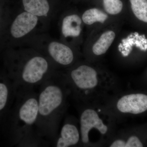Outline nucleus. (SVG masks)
Returning a JSON list of instances; mask_svg holds the SVG:
<instances>
[{"mask_svg": "<svg viewBox=\"0 0 147 147\" xmlns=\"http://www.w3.org/2000/svg\"><path fill=\"white\" fill-rule=\"evenodd\" d=\"M60 71L77 103L102 104L122 90L115 76L86 63L78 61Z\"/></svg>", "mask_w": 147, "mask_h": 147, "instance_id": "obj_1", "label": "nucleus"}, {"mask_svg": "<svg viewBox=\"0 0 147 147\" xmlns=\"http://www.w3.org/2000/svg\"><path fill=\"white\" fill-rule=\"evenodd\" d=\"M39 86L34 128L40 136L53 142L57 137L61 121L68 108L70 90L60 70Z\"/></svg>", "mask_w": 147, "mask_h": 147, "instance_id": "obj_2", "label": "nucleus"}, {"mask_svg": "<svg viewBox=\"0 0 147 147\" xmlns=\"http://www.w3.org/2000/svg\"><path fill=\"white\" fill-rule=\"evenodd\" d=\"M3 60L6 73L18 89L40 86L59 70L45 56L24 45L8 48Z\"/></svg>", "mask_w": 147, "mask_h": 147, "instance_id": "obj_3", "label": "nucleus"}, {"mask_svg": "<svg viewBox=\"0 0 147 147\" xmlns=\"http://www.w3.org/2000/svg\"><path fill=\"white\" fill-rule=\"evenodd\" d=\"M77 104L81 147L106 146L117 131L118 121L102 104Z\"/></svg>", "mask_w": 147, "mask_h": 147, "instance_id": "obj_4", "label": "nucleus"}, {"mask_svg": "<svg viewBox=\"0 0 147 147\" xmlns=\"http://www.w3.org/2000/svg\"><path fill=\"white\" fill-rule=\"evenodd\" d=\"M34 88H19L7 115L11 144L16 146L34 127L38 113V94Z\"/></svg>", "mask_w": 147, "mask_h": 147, "instance_id": "obj_5", "label": "nucleus"}, {"mask_svg": "<svg viewBox=\"0 0 147 147\" xmlns=\"http://www.w3.org/2000/svg\"><path fill=\"white\" fill-rule=\"evenodd\" d=\"M22 45L32 47L46 57L59 70L69 68L78 61V56L70 46L63 41L41 33L27 40Z\"/></svg>", "mask_w": 147, "mask_h": 147, "instance_id": "obj_6", "label": "nucleus"}, {"mask_svg": "<svg viewBox=\"0 0 147 147\" xmlns=\"http://www.w3.org/2000/svg\"><path fill=\"white\" fill-rule=\"evenodd\" d=\"M49 25L33 14L22 9L18 13H10L2 34H5L9 47L21 46L35 35L45 32Z\"/></svg>", "mask_w": 147, "mask_h": 147, "instance_id": "obj_7", "label": "nucleus"}, {"mask_svg": "<svg viewBox=\"0 0 147 147\" xmlns=\"http://www.w3.org/2000/svg\"><path fill=\"white\" fill-rule=\"evenodd\" d=\"M118 121L127 115H139L147 110V95L142 93H126L120 92L102 104Z\"/></svg>", "mask_w": 147, "mask_h": 147, "instance_id": "obj_8", "label": "nucleus"}, {"mask_svg": "<svg viewBox=\"0 0 147 147\" xmlns=\"http://www.w3.org/2000/svg\"><path fill=\"white\" fill-rule=\"evenodd\" d=\"M65 116L62 127L52 145L56 147H81L79 119L70 115Z\"/></svg>", "mask_w": 147, "mask_h": 147, "instance_id": "obj_9", "label": "nucleus"}, {"mask_svg": "<svg viewBox=\"0 0 147 147\" xmlns=\"http://www.w3.org/2000/svg\"><path fill=\"white\" fill-rule=\"evenodd\" d=\"M18 89L6 72L0 75V121L7 115Z\"/></svg>", "mask_w": 147, "mask_h": 147, "instance_id": "obj_10", "label": "nucleus"}, {"mask_svg": "<svg viewBox=\"0 0 147 147\" xmlns=\"http://www.w3.org/2000/svg\"><path fill=\"white\" fill-rule=\"evenodd\" d=\"M22 2L23 10L37 16L48 25L59 14L48 0H22Z\"/></svg>", "mask_w": 147, "mask_h": 147, "instance_id": "obj_11", "label": "nucleus"}, {"mask_svg": "<svg viewBox=\"0 0 147 147\" xmlns=\"http://www.w3.org/2000/svg\"><path fill=\"white\" fill-rule=\"evenodd\" d=\"M82 17L77 13L66 14L60 23L61 37L64 40L74 39L81 36L82 31Z\"/></svg>", "mask_w": 147, "mask_h": 147, "instance_id": "obj_12", "label": "nucleus"}, {"mask_svg": "<svg viewBox=\"0 0 147 147\" xmlns=\"http://www.w3.org/2000/svg\"><path fill=\"white\" fill-rule=\"evenodd\" d=\"M115 32L106 31L100 35L92 47V52L96 57H100L107 52L115 38Z\"/></svg>", "mask_w": 147, "mask_h": 147, "instance_id": "obj_13", "label": "nucleus"}, {"mask_svg": "<svg viewBox=\"0 0 147 147\" xmlns=\"http://www.w3.org/2000/svg\"><path fill=\"white\" fill-rule=\"evenodd\" d=\"M48 140L41 137L35 128H32L24 135L16 145L17 147H47L50 145Z\"/></svg>", "mask_w": 147, "mask_h": 147, "instance_id": "obj_14", "label": "nucleus"}, {"mask_svg": "<svg viewBox=\"0 0 147 147\" xmlns=\"http://www.w3.org/2000/svg\"><path fill=\"white\" fill-rule=\"evenodd\" d=\"M108 18L107 13L96 8L90 9L86 10L82 16L83 23L87 25H91L97 22L103 24Z\"/></svg>", "mask_w": 147, "mask_h": 147, "instance_id": "obj_15", "label": "nucleus"}, {"mask_svg": "<svg viewBox=\"0 0 147 147\" xmlns=\"http://www.w3.org/2000/svg\"><path fill=\"white\" fill-rule=\"evenodd\" d=\"M131 9L139 20L147 23V0H129Z\"/></svg>", "mask_w": 147, "mask_h": 147, "instance_id": "obj_16", "label": "nucleus"}, {"mask_svg": "<svg viewBox=\"0 0 147 147\" xmlns=\"http://www.w3.org/2000/svg\"><path fill=\"white\" fill-rule=\"evenodd\" d=\"M103 5L106 12L111 15L119 14L123 8L120 0H103Z\"/></svg>", "mask_w": 147, "mask_h": 147, "instance_id": "obj_17", "label": "nucleus"}, {"mask_svg": "<svg viewBox=\"0 0 147 147\" xmlns=\"http://www.w3.org/2000/svg\"><path fill=\"white\" fill-rule=\"evenodd\" d=\"M10 13L4 11L0 8V34H2L5 28Z\"/></svg>", "mask_w": 147, "mask_h": 147, "instance_id": "obj_18", "label": "nucleus"}]
</instances>
